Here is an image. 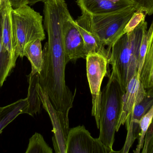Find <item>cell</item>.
<instances>
[{
    "label": "cell",
    "instance_id": "5",
    "mask_svg": "<svg viewBox=\"0 0 153 153\" xmlns=\"http://www.w3.org/2000/svg\"><path fill=\"white\" fill-rule=\"evenodd\" d=\"M86 74L92 99V116L95 119L97 128H100V111L102 91L101 86L104 77L109 78V60L99 54L86 56Z\"/></svg>",
    "mask_w": 153,
    "mask_h": 153
},
{
    "label": "cell",
    "instance_id": "7",
    "mask_svg": "<svg viewBox=\"0 0 153 153\" xmlns=\"http://www.w3.org/2000/svg\"><path fill=\"white\" fill-rule=\"evenodd\" d=\"M38 91L41 104L49 115L53 125V142L55 151L57 153H66V142L70 130L69 125L65 120L62 113L52 105L48 95L39 84Z\"/></svg>",
    "mask_w": 153,
    "mask_h": 153
},
{
    "label": "cell",
    "instance_id": "17",
    "mask_svg": "<svg viewBox=\"0 0 153 153\" xmlns=\"http://www.w3.org/2000/svg\"><path fill=\"white\" fill-rule=\"evenodd\" d=\"M3 2L0 7V88L2 86L10 74L12 70L16 65V62L13 60L8 50L5 48L2 41L1 26V9Z\"/></svg>",
    "mask_w": 153,
    "mask_h": 153
},
{
    "label": "cell",
    "instance_id": "19",
    "mask_svg": "<svg viewBox=\"0 0 153 153\" xmlns=\"http://www.w3.org/2000/svg\"><path fill=\"white\" fill-rule=\"evenodd\" d=\"M26 153H53V149L47 144L40 134L36 133L29 139Z\"/></svg>",
    "mask_w": 153,
    "mask_h": 153
},
{
    "label": "cell",
    "instance_id": "11",
    "mask_svg": "<svg viewBox=\"0 0 153 153\" xmlns=\"http://www.w3.org/2000/svg\"><path fill=\"white\" fill-rule=\"evenodd\" d=\"M146 90L140 81L138 74L135 75L128 84L122 99V109L116 132H118L121 125L131 115L135 106L144 99Z\"/></svg>",
    "mask_w": 153,
    "mask_h": 153
},
{
    "label": "cell",
    "instance_id": "14",
    "mask_svg": "<svg viewBox=\"0 0 153 153\" xmlns=\"http://www.w3.org/2000/svg\"><path fill=\"white\" fill-rule=\"evenodd\" d=\"M147 44L146 53L139 78L146 90H153V20L146 31Z\"/></svg>",
    "mask_w": 153,
    "mask_h": 153
},
{
    "label": "cell",
    "instance_id": "24",
    "mask_svg": "<svg viewBox=\"0 0 153 153\" xmlns=\"http://www.w3.org/2000/svg\"><path fill=\"white\" fill-rule=\"evenodd\" d=\"M13 9H16L20 6L29 4V0H9Z\"/></svg>",
    "mask_w": 153,
    "mask_h": 153
},
{
    "label": "cell",
    "instance_id": "2",
    "mask_svg": "<svg viewBox=\"0 0 153 153\" xmlns=\"http://www.w3.org/2000/svg\"><path fill=\"white\" fill-rule=\"evenodd\" d=\"M124 93L116 74L112 71L107 85L102 91L99 119V139L111 149H113Z\"/></svg>",
    "mask_w": 153,
    "mask_h": 153
},
{
    "label": "cell",
    "instance_id": "23",
    "mask_svg": "<svg viewBox=\"0 0 153 153\" xmlns=\"http://www.w3.org/2000/svg\"><path fill=\"white\" fill-rule=\"evenodd\" d=\"M134 1L136 10L143 11L148 15L153 14V0H134Z\"/></svg>",
    "mask_w": 153,
    "mask_h": 153
},
{
    "label": "cell",
    "instance_id": "1",
    "mask_svg": "<svg viewBox=\"0 0 153 153\" xmlns=\"http://www.w3.org/2000/svg\"><path fill=\"white\" fill-rule=\"evenodd\" d=\"M147 30V22H143L134 30L123 34L111 46L109 63L124 92L131 78L138 74L140 46Z\"/></svg>",
    "mask_w": 153,
    "mask_h": 153
},
{
    "label": "cell",
    "instance_id": "12",
    "mask_svg": "<svg viewBox=\"0 0 153 153\" xmlns=\"http://www.w3.org/2000/svg\"><path fill=\"white\" fill-rule=\"evenodd\" d=\"M81 11L92 15L118 11L134 5V0H76Z\"/></svg>",
    "mask_w": 153,
    "mask_h": 153
},
{
    "label": "cell",
    "instance_id": "3",
    "mask_svg": "<svg viewBox=\"0 0 153 153\" xmlns=\"http://www.w3.org/2000/svg\"><path fill=\"white\" fill-rule=\"evenodd\" d=\"M12 24L15 43V56L24 57V51L31 42L45 39L43 16L28 4L11 11Z\"/></svg>",
    "mask_w": 153,
    "mask_h": 153
},
{
    "label": "cell",
    "instance_id": "25",
    "mask_svg": "<svg viewBox=\"0 0 153 153\" xmlns=\"http://www.w3.org/2000/svg\"><path fill=\"white\" fill-rule=\"evenodd\" d=\"M4 1V0H0V7H1V5Z\"/></svg>",
    "mask_w": 153,
    "mask_h": 153
},
{
    "label": "cell",
    "instance_id": "22",
    "mask_svg": "<svg viewBox=\"0 0 153 153\" xmlns=\"http://www.w3.org/2000/svg\"><path fill=\"white\" fill-rule=\"evenodd\" d=\"M142 152L153 153V119L146 132Z\"/></svg>",
    "mask_w": 153,
    "mask_h": 153
},
{
    "label": "cell",
    "instance_id": "6",
    "mask_svg": "<svg viewBox=\"0 0 153 153\" xmlns=\"http://www.w3.org/2000/svg\"><path fill=\"white\" fill-rule=\"evenodd\" d=\"M117 152L106 147L98 138H94L84 125L71 128L66 142V153Z\"/></svg>",
    "mask_w": 153,
    "mask_h": 153
},
{
    "label": "cell",
    "instance_id": "20",
    "mask_svg": "<svg viewBox=\"0 0 153 153\" xmlns=\"http://www.w3.org/2000/svg\"><path fill=\"white\" fill-rule=\"evenodd\" d=\"M153 119V104L148 112L142 118L140 121V132L138 138V144L134 153H138L141 152L143 147L145 138L147 130L152 123Z\"/></svg>",
    "mask_w": 153,
    "mask_h": 153
},
{
    "label": "cell",
    "instance_id": "4",
    "mask_svg": "<svg viewBox=\"0 0 153 153\" xmlns=\"http://www.w3.org/2000/svg\"><path fill=\"white\" fill-rule=\"evenodd\" d=\"M136 11L134 5L107 14L91 15L94 28L109 51L113 43L124 34L126 25Z\"/></svg>",
    "mask_w": 153,
    "mask_h": 153
},
{
    "label": "cell",
    "instance_id": "13",
    "mask_svg": "<svg viewBox=\"0 0 153 153\" xmlns=\"http://www.w3.org/2000/svg\"><path fill=\"white\" fill-rule=\"evenodd\" d=\"M12 9L9 0H4L1 9V34L4 46L16 62L17 58L15 56V43L12 24Z\"/></svg>",
    "mask_w": 153,
    "mask_h": 153
},
{
    "label": "cell",
    "instance_id": "15",
    "mask_svg": "<svg viewBox=\"0 0 153 153\" xmlns=\"http://www.w3.org/2000/svg\"><path fill=\"white\" fill-rule=\"evenodd\" d=\"M27 99H21L4 107H0V134L10 123L21 114L29 112Z\"/></svg>",
    "mask_w": 153,
    "mask_h": 153
},
{
    "label": "cell",
    "instance_id": "18",
    "mask_svg": "<svg viewBox=\"0 0 153 153\" xmlns=\"http://www.w3.org/2000/svg\"><path fill=\"white\" fill-rule=\"evenodd\" d=\"M29 86L27 99L29 104L28 115L34 116L40 111L41 102L39 95L38 87L39 84V74L34 75L30 74L28 76Z\"/></svg>",
    "mask_w": 153,
    "mask_h": 153
},
{
    "label": "cell",
    "instance_id": "9",
    "mask_svg": "<svg viewBox=\"0 0 153 153\" xmlns=\"http://www.w3.org/2000/svg\"><path fill=\"white\" fill-rule=\"evenodd\" d=\"M85 43L86 55L99 54L109 60L111 51L102 44L93 26L91 14L82 11V14L75 20Z\"/></svg>",
    "mask_w": 153,
    "mask_h": 153
},
{
    "label": "cell",
    "instance_id": "10",
    "mask_svg": "<svg viewBox=\"0 0 153 153\" xmlns=\"http://www.w3.org/2000/svg\"><path fill=\"white\" fill-rule=\"evenodd\" d=\"M64 42L66 63H75L79 58H86L84 41L75 20L71 16L63 28Z\"/></svg>",
    "mask_w": 153,
    "mask_h": 153
},
{
    "label": "cell",
    "instance_id": "8",
    "mask_svg": "<svg viewBox=\"0 0 153 153\" xmlns=\"http://www.w3.org/2000/svg\"><path fill=\"white\" fill-rule=\"evenodd\" d=\"M153 104V90H146L144 99L135 106L131 115L126 120V138L125 144L119 153H128L135 141L138 139L140 132V123L144 116L148 112Z\"/></svg>",
    "mask_w": 153,
    "mask_h": 153
},
{
    "label": "cell",
    "instance_id": "21",
    "mask_svg": "<svg viewBox=\"0 0 153 153\" xmlns=\"http://www.w3.org/2000/svg\"><path fill=\"white\" fill-rule=\"evenodd\" d=\"M146 15L143 11H136L126 25L124 30V34L133 31L140 24L145 21Z\"/></svg>",
    "mask_w": 153,
    "mask_h": 153
},
{
    "label": "cell",
    "instance_id": "16",
    "mask_svg": "<svg viewBox=\"0 0 153 153\" xmlns=\"http://www.w3.org/2000/svg\"><path fill=\"white\" fill-rule=\"evenodd\" d=\"M40 40H37L29 44L25 49L24 56L30 62L31 66V72L34 75L39 74L42 69L43 63V52Z\"/></svg>",
    "mask_w": 153,
    "mask_h": 153
}]
</instances>
